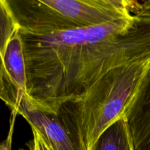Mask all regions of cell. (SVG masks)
<instances>
[{
    "mask_svg": "<svg viewBox=\"0 0 150 150\" xmlns=\"http://www.w3.org/2000/svg\"><path fill=\"white\" fill-rule=\"evenodd\" d=\"M19 32L29 101L57 115L62 105L82 98L108 71L150 57V13L142 8L100 24Z\"/></svg>",
    "mask_w": 150,
    "mask_h": 150,
    "instance_id": "obj_1",
    "label": "cell"
},
{
    "mask_svg": "<svg viewBox=\"0 0 150 150\" xmlns=\"http://www.w3.org/2000/svg\"><path fill=\"white\" fill-rule=\"evenodd\" d=\"M150 68V57L112 69L80 99L65 103L58 117L80 150H94L101 135L125 118Z\"/></svg>",
    "mask_w": 150,
    "mask_h": 150,
    "instance_id": "obj_2",
    "label": "cell"
},
{
    "mask_svg": "<svg viewBox=\"0 0 150 150\" xmlns=\"http://www.w3.org/2000/svg\"><path fill=\"white\" fill-rule=\"evenodd\" d=\"M0 98L13 109L22 96H28L27 76L23 46L18 29L1 56Z\"/></svg>",
    "mask_w": 150,
    "mask_h": 150,
    "instance_id": "obj_3",
    "label": "cell"
},
{
    "mask_svg": "<svg viewBox=\"0 0 150 150\" xmlns=\"http://www.w3.org/2000/svg\"><path fill=\"white\" fill-rule=\"evenodd\" d=\"M11 112L21 115L38 130L51 150H80L58 115L35 108L29 97L22 96Z\"/></svg>",
    "mask_w": 150,
    "mask_h": 150,
    "instance_id": "obj_4",
    "label": "cell"
},
{
    "mask_svg": "<svg viewBox=\"0 0 150 150\" xmlns=\"http://www.w3.org/2000/svg\"><path fill=\"white\" fill-rule=\"evenodd\" d=\"M80 26L100 24L133 16L102 0H37Z\"/></svg>",
    "mask_w": 150,
    "mask_h": 150,
    "instance_id": "obj_5",
    "label": "cell"
},
{
    "mask_svg": "<svg viewBox=\"0 0 150 150\" xmlns=\"http://www.w3.org/2000/svg\"><path fill=\"white\" fill-rule=\"evenodd\" d=\"M135 150H150V68L125 110Z\"/></svg>",
    "mask_w": 150,
    "mask_h": 150,
    "instance_id": "obj_6",
    "label": "cell"
},
{
    "mask_svg": "<svg viewBox=\"0 0 150 150\" xmlns=\"http://www.w3.org/2000/svg\"><path fill=\"white\" fill-rule=\"evenodd\" d=\"M94 150H135L127 120L122 119L108 127L99 138Z\"/></svg>",
    "mask_w": 150,
    "mask_h": 150,
    "instance_id": "obj_7",
    "label": "cell"
},
{
    "mask_svg": "<svg viewBox=\"0 0 150 150\" xmlns=\"http://www.w3.org/2000/svg\"><path fill=\"white\" fill-rule=\"evenodd\" d=\"M1 26H0V56L3 55L9 41L18 29L14 18L4 1L0 0Z\"/></svg>",
    "mask_w": 150,
    "mask_h": 150,
    "instance_id": "obj_8",
    "label": "cell"
},
{
    "mask_svg": "<svg viewBox=\"0 0 150 150\" xmlns=\"http://www.w3.org/2000/svg\"><path fill=\"white\" fill-rule=\"evenodd\" d=\"M117 10L136 15L142 10V3L138 0H102Z\"/></svg>",
    "mask_w": 150,
    "mask_h": 150,
    "instance_id": "obj_9",
    "label": "cell"
},
{
    "mask_svg": "<svg viewBox=\"0 0 150 150\" xmlns=\"http://www.w3.org/2000/svg\"><path fill=\"white\" fill-rule=\"evenodd\" d=\"M33 139L28 144V147L30 150H51L40 132L34 127H32Z\"/></svg>",
    "mask_w": 150,
    "mask_h": 150,
    "instance_id": "obj_10",
    "label": "cell"
},
{
    "mask_svg": "<svg viewBox=\"0 0 150 150\" xmlns=\"http://www.w3.org/2000/svg\"><path fill=\"white\" fill-rule=\"evenodd\" d=\"M18 115L17 113L11 112V116L10 118V127H9L8 135L7 138L1 144L0 150H12V144H13V132H14V125L16 122V116Z\"/></svg>",
    "mask_w": 150,
    "mask_h": 150,
    "instance_id": "obj_11",
    "label": "cell"
},
{
    "mask_svg": "<svg viewBox=\"0 0 150 150\" xmlns=\"http://www.w3.org/2000/svg\"><path fill=\"white\" fill-rule=\"evenodd\" d=\"M142 9H144V10L149 12L150 13V0H147L145 2L142 3Z\"/></svg>",
    "mask_w": 150,
    "mask_h": 150,
    "instance_id": "obj_12",
    "label": "cell"
},
{
    "mask_svg": "<svg viewBox=\"0 0 150 150\" xmlns=\"http://www.w3.org/2000/svg\"><path fill=\"white\" fill-rule=\"evenodd\" d=\"M141 1H142V2H145V1H147V0H141Z\"/></svg>",
    "mask_w": 150,
    "mask_h": 150,
    "instance_id": "obj_13",
    "label": "cell"
},
{
    "mask_svg": "<svg viewBox=\"0 0 150 150\" xmlns=\"http://www.w3.org/2000/svg\"><path fill=\"white\" fill-rule=\"evenodd\" d=\"M20 150H25V149H20ZM29 150H30V149H29Z\"/></svg>",
    "mask_w": 150,
    "mask_h": 150,
    "instance_id": "obj_14",
    "label": "cell"
}]
</instances>
